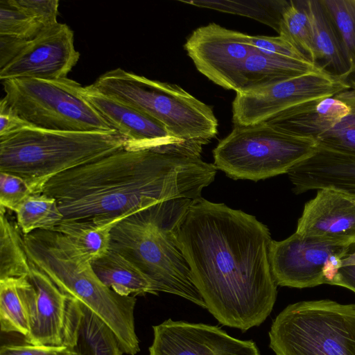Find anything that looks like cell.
<instances>
[{
  "label": "cell",
  "mask_w": 355,
  "mask_h": 355,
  "mask_svg": "<svg viewBox=\"0 0 355 355\" xmlns=\"http://www.w3.org/2000/svg\"><path fill=\"white\" fill-rule=\"evenodd\" d=\"M177 237L206 309L221 324L245 332L266 320L277 295L267 226L202 197L188 209Z\"/></svg>",
  "instance_id": "cell-1"
},
{
  "label": "cell",
  "mask_w": 355,
  "mask_h": 355,
  "mask_svg": "<svg viewBox=\"0 0 355 355\" xmlns=\"http://www.w3.org/2000/svg\"><path fill=\"white\" fill-rule=\"evenodd\" d=\"M217 168L200 157L125 148L50 179L64 219L112 217L180 199L197 200Z\"/></svg>",
  "instance_id": "cell-2"
},
{
  "label": "cell",
  "mask_w": 355,
  "mask_h": 355,
  "mask_svg": "<svg viewBox=\"0 0 355 355\" xmlns=\"http://www.w3.org/2000/svg\"><path fill=\"white\" fill-rule=\"evenodd\" d=\"M193 202L176 200L123 219L111 232L110 250L137 266L161 292L206 309L177 237L179 225Z\"/></svg>",
  "instance_id": "cell-3"
},
{
  "label": "cell",
  "mask_w": 355,
  "mask_h": 355,
  "mask_svg": "<svg viewBox=\"0 0 355 355\" xmlns=\"http://www.w3.org/2000/svg\"><path fill=\"white\" fill-rule=\"evenodd\" d=\"M28 260L65 294L87 307L114 332L124 353L140 351L135 332V296H121L107 287L91 261L56 231L37 230L24 235Z\"/></svg>",
  "instance_id": "cell-4"
},
{
  "label": "cell",
  "mask_w": 355,
  "mask_h": 355,
  "mask_svg": "<svg viewBox=\"0 0 355 355\" xmlns=\"http://www.w3.org/2000/svg\"><path fill=\"white\" fill-rule=\"evenodd\" d=\"M116 130L62 131L28 126L0 137V172L26 180L35 193L54 176L124 149Z\"/></svg>",
  "instance_id": "cell-5"
},
{
  "label": "cell",
  "mask_w": 355,
  "mask_h": 355,
  "mask_svg": "<svg viewBox=\"0 0 355 355\" xmlns=\"http://www.w3.org/2000/svg\"><path fill=\"white\" fill-rule=\"evenodd\" d=\"M90 85L154 118L180 140L202 147L217 134L218 121L212 109L177 85L119 67Z\"/></svg>",
  "instance_id": "cell-6"
},
{
  "label": "cell",
  "mask_w": 355,
  "mask_h": 355,
  "mask_svg": "<svg viewBox=\"0 0 355 355\" xmlns=\"http://www.w3.org/2000/svg\"><path fill=\"white\" fill-rule=\"evenodd\" d=\"M268 336L276 355H355V304L318 300L289 304Z\"/></svg>",
  "instance_id": "cell-7"
},
{
  "label": "cell",
  "mask_w": 355,
  "mask_h": 355,
  "mask_svg": "<svg viewBox=\"0 0 355 355\" xmlns=\"http://www.w3.org/2000/svg\"><path fill=\"white\" fill-rule=\"evenodd\" d=\"M316 148L315 140L282 132L264 121L234 125L214 148V164L231 178L258 181L287 174Z\"/></svg>",
  "instance_id": "cell-8"
},
{
  "label": "cell",
  "mask_w": 355,
  "mask_h": 355,
  "mask_svg": "<svg viewBox=\"0 0 355 355\" xmlns=\"http://www.w3.org/2000/svg\"><path fill=\"white\" fill-rule=\"evenodd\" d=\"M8 107L31 125L51 130H114L68 78H16L3 81Z\"/></svg>",
  "instance_id": "cell-9"
},
{
  "label": "cell",
  "mask_w": 355,
  "mask_h": 355,
  "mask_svg": "<svg viewBox=\"0 0 355 355\" xmlns=\"http://www.w3.org/2000/svg\"><path fill=\"white\" fill-rule=\"evenodd\" d=\"M17 288L28 318L26 343L74 349L82 318L80 303L31 262L28 275L17 278Z\"/></svg>",
  "instance_id": "cell-10"
},
{
  "label": "cell",
  "mask_w": 355,
  "mask_h": 355,
  "mask_svg": "<svg viewBox=\"0 0 355 355\" xmlns=\"http://www.w3.org/2000/svg\"><path fill=\"white\" fill-rule=\"evenodd\" d=\"M351 85L323 69L286 80L256 92L236 93L232 103L235 125L265 121L293 106L313 99L334 97Z\"/></svg>",
  "instance_id": "cell-11"
},
{
  "label": "cell",
  "mask_w": 355,
  "mask_h": 355,
  "mask_svg": "<svg viewBox=\"0 0 355 355\" xmlns=\"http://www.w3.org/2000/svg\"><path fill=\"white\" fill-rule=\"evenodd\" d=\"M80 92L113 130L124 137L125 149L200 157L202 146L174 137L163 124L150 116L96 90L91 85L82 87Z\"/></svg>",
  "instance_id": "cell-12"
},
{
  "label": "cell",
  "mask_w": 355,
  "mask_h": 355,
  "mask_svg": "<svg viewBox=\"0 0 355 355\" xmlns=\"http://www.w3.org/2000/svg\"><path fill=\"white\" fill-rule=\"evenodd\" d=\"M250 36L210 23L196 29L184 48L202 74L216 85L236 92L245 60L257 51Z\"/></svg>",
  "instance_id": "cell-13"
},
{
  "label": "cell",
  "mask_w": 355,
  "mask_h": 355,
  "mask_svg": "<svg viewBox=\"0 0 355 355\" xmlns=\"http://www.w3.org/2000/svg\"><path fill=\"white\" fill-rule=\"evenodd\" d=\"M350 246L297 232L280 241L272 240L270 264L273 279L277 286L297 288L327 284L324 275L326 263L333 255L344 257Z\"/></svg>",
  "instance_id": "cell-14"
},
{
  "label": "cell",
  "mask_w": 355,
  "mask_h": 355,
  "mask_svg": "<svg viewBox=\"0 0 355 355\" xmlns=\"http://www.w3.org/2000/svg\"><path fill=\"white\" fill-rule=\"evenodd\" d=\"M79 58L73 31L67 24L58 22L30 40L15 59L0 69V79L65 78Z\"/></svg>",
  "instance_id": "cell-15"
},
{
  "label": "cell",
  "mask_w": 355,
  "mask_h": 355,
  "mask_svg": "<svg viewBox=\"0 0 355 355\" xmlns=\"http://www.w3.org/2000/svg\"><path fill=\"white\" fill-rule=\"evenodd\" d=\"M153 330L149 355H261L253 340L235 338L216 326L169 318Z\"/></svg>",
  "instance_id": "cell-16"
},
{
  "label": "cell",
  "mask_w": 355,
  "mask_h": 355,
  "mask_svg": "<svg viewBox=\"0 0 355 355\" xmlns=\"http://www.w3.org/2000/svg\"><path fill=\"white\" fill-rule=\"evenodd\" d=\"M295 232L342 245L355 244V195L331 187L317 190L305 204Z\"/></svg>",
  "instance_id": "cell-17"
},
{
  "label": "cell",
  "mask_w": 355,
  "mask_h": 355,
  "mask_svg": "<svg viewBox=\"0 0 355 355\" xmlns=\"http://www.w3.org/2000/svg\"><path fill=\"white\" fill-rule=\"evenodd\" d=\"M287 175L296 194L331 187L355 195V156L318 145L311 155L294 166Z\"/></svg>",
  "instance_id": "cell-18"
},
{
  "label": "cell",
  "mask_w": 355,
  "mask_h": 355,
  "mask_svg": "<svg viewBox=\"0 0 355 355\" xmlns=\"http://www.w3.org/2000/svg\"><path fill=\"white\" fill-rule=\"evenodd\" d=\"M350 112L351 108L342 101L327 97L293 106L264 122L282 132L315 141Z\"/></svg>",
  "instance_id": "cell-19"
},
{
  "label": "cell",
  "mask_w": 355,
  "mask_h": 355,
  "mask_svg": "<svg viewBox=\"0 0 355 355\" xmlns=\"http://www.w3.org/2000/svg\"><path fill=\"white\" fill-rule=\"evenodd\" d=\"M322 69L307 60L257 51L245 61L236 92H256L278 83Z\"/></svg>",
  "instance_id": "cell-20"
},
{
  "label": "cell",
  "mask_w": 355,
  "mask_h": 355,
  "mask_svg": "<svg viewBox=\"0 0 355 355\" xmlns=\"http://www.w3.org/2000/svg\"><path fill=\"white\" fill-rule=\"evenodd\" d=\"M300 1L311 21L315 64L327 73L349 82L350 66L338 31L322 1Z\"/></svg>",
  "instance_id": "cell-21"
},
{
  "label": "cell",
  "mask_w": 355,
  "mask_h": 355,
  "mask_svg": "<svg viewBox=\"0 0 355 355\" xmlns=\"http://www.w3.org/2000/svg\"><path fill=\"white\" fill-rule=\"evenodd\" d=\"M99 279L121 296L157 295V284L137 266L119 253L110 250L101 257L91 262Z\"/></svg>",
  "instance_id": "cell-22"
},
{
  "label": "cell",
  "mask_w": 355,
  "mask_h": 355,
  "mask_svg": "<svg viewBox=\"0 0 355 355\" xmlns=\"http://www.w3.org/2000/svg\"><path fill=\"white\" fill-rule=\"evenodd\" d=\"M135 213L137 211L112 217L83 220L64 219L52 231L62 234L81 254L92 262L109 250L111 232L114 227L123 219Z\"/></svg>",
  "instance_id": "cell-23"
},
{
  "label": "cell",
  "mask_w": 355,
  "mask_h": 355,
  "mask_svg": "<svg viewBox=\"0 0 355 355\" xmlns=\"http://www.w3.org/2000/svg\"><path fill=\"white\" fill-rule=\"evenodd\" d=\"M0 279L27 277L30 261L24 242V234L17 223L6 214L0 206Z\"/></svg>",
  "instance_id": "cell-24"
},
{
  "label": "cell",
  "mask_w": 355,
  "mask_h": 355,
  "mask_svg": "<svg viewBox=\"0 0 355 355\" xmlns=\"http://www.w3.org/2000/svg\"><path fill=\"white\" fill-rule=\"evenodd\" d=\"M82 318L74 350L78 355H123L112 329L94 313L81 304Z\"/></svg>",
  "instance_id": "cell-25"
},
{
  "label": "cell",
  "mask_w": 355,
  "mask_h": 355,
  "mask_svg": "<svg viewBox=\"0 0 355 355\" xmlns=\"http://www.w3.org/2000/svg\"><path fill=\"white\" fill-rule=\"evenodd\" d=\"M15 213L24 235L37 230L52 231L64 219L57 200L42 193L28 196Z\"/></svg>",
  "instance_id": "cell-26"
},
{
  "label": "cell",
  "mask_w": 355,
  "mask_h": 355,
  "mask_svg": "<svg viewBox=\"0 0 355 355\" xmlns=\"http://www.w3.org/2000/svg\"><path fill=\"white\" fill-rule=\"evenodd\" d=\"M278 33L307 60L315 64L311 24L300 1H290L284 8Z\"/></svg>",
  "instance_id": "cell-27"
},
{
  "label": "cell",
  "mask_w": 355,
  "mask_h": 355,
  "mask_svg": "<svg viewBox=\"0 0 355 355\" xmlns=\"http://www.w3.org/2000/svg\"><path fill=\"white\" fill-rule=\"evenodd\" d=\"M196 6L218 10L254 18L279 31V23L284 8L289 1L284 0L256 1L246 6L242 1H183Z\"/></svg>",
  "instance_id": "cell-28"
},
{
  "label": "cell",
  "mask_w": 355,
  "mask_h": 355,
  "mask_svg": "<svg viewBox=\"0 0 355 355\" xmlns=\"http://www.w3.org/2000/svg\"><path fill=\"white\" fill-rule=\"evenodd\" d=\"M0 324L2 332L29 333L27 313L17 288V278L0 279Z\"/></svg>",
  "instance_id": "cell-29"
},
{
  "label": "cell",
  "mask_w": 355,
  "mask_h": 355,
  "mask_svg": "<svg viewBox=\"0 0 355 355\" xmlns=\"http://www.w3.org/2000/svg\"><path fill=\"white\" fill-rule=\"evenodd\" d=\"M321 1L342 42L350 66L351 78L355 74V0Z\"/></svg>",
  "instance_id": "cell-30"
},
{
  "label": "cell",
  "mask_w": 355,
  "mask_h": 355,
  "mask_svg": "<svg viewBox=\"0 0 355 355\" xmlns=\"http://www.w3.org/2000/svg\"><path fill=\"white\" fill-rule=\"evenodd\" d=\"M44 28L11 0L0 1V35L32 40Z\"/></svg>",
  "instance_id": "cell-31"
},
{
  "label": "cell",
  "mask_w": 355,
  "mask_h": 355,
  "mask_svg": "<svg viewBox=\"0 0 355 355\" xmlns=\"http://www.w3.org/2000/svg\"><path fill=\"white\" fill-rule=\"evenodd\" d=\"M317 145L339 153L355 156V110L331 129L320 135Z\"/></svg>",
  "instance_id": "cell-32"
},
{
  "label": "cell",
  "mask_w": 355,
  "mask_h": 355,
  "mask_svg": "<svg viewBox=\"0 0 355 355\" xmlns=\"http://www.w3.org/2000/svg\"><path fill=\"white\" fill-rule=\"evenodd\" d=\"M32 194L35 193L26 180L10 173L0 172V206L15 212Z\"/></svg>",
  "instance_id": "cell-33"
},
{
  "label": "cell",
  "mask_w": 355,
  "mask_h": 355,
  "mask_svg": "<svg viewBox=\"0 0 355 355\" xmlns=\"http://www.w3.org/2000/svg\"><path fill=\"white\" fill-rule=\"evenodd\" d=\"M12 3L34 18L44 28L58 23V0H11Z\"/></svg>",
  "instance_id": "cell-34"
},
{
  "label": "cell",
  "mask_w": 355,
  "mask_h": 355,
  "mask_svg": "<svg viewBox=\"0 0 355 355\" xmlns=\"http://www.w3.org/2000/svg\"><path fill=\"white\" fill-rule=\"evenodd\" d=\"M250 40L251 44L257 51L261 52L286 56L302 60H307L288 42L279 35L277 37L250 35Z\"/></svg>",
  "instance_id": "cell-35"
},
{
  "label": "cell",
  "mask_w": 355,
  "mask_h": 355,
  "mask_svg": "<svg viewBox=\"0 0 355 355\" xmlns=\"http://www.w3.org/2000/svg\"><path fill=\"white\" fill-rule=\"evenodd\" d=\"M0 355H78L67 347L35 345L31 344L2 345Z\"/></svg>",
  "instance_id": "cell-36"
},
{
  "label": "cell",
  "mask_w": 355,
  "mask_h": 355,
  "mask_svg": "<svg viewBox=\"0 0 355 355\" xmlns=\"http://www.w3.org/2000/svg\"><path fill=\"white\" fill-rule=\"evenodd\" d=\"M331 285L339 286L355 293V244L342 258V265Z\"/></svg>",
  "instance_id": "cell-37"
},
{
  "label": "cell",
  "mask_w": 355,
  "mask_h": 355,
  "mask_svg": "<svg viewBox=\"0 0 355 355\" xmlns=\"http://www.w3.org/2000/svg\"><path fill=\"white\" fill-rule=\"evenodd\" d=\"M28 126L31 125L13 112L2 98L0 102V137Z\"/></svg>",
  "instance_id": "cell-38"
},
{
  "label": "cell",
  "mask_w": 355,
  "mask_h": 355,
  "mask_svg": "<svg viewBox=\"0 0 355 355\" xmlns=\"http://www.w3.org/2000/svg\"><path fill=\"white\" fill-rule=\"evenodd\" d=\"M28 40L0 35V69L15 59L25 48Z\"/></svg>",
  "instance_id": "cell-39"
},
{
  "label": "cell",
  "mask_w": 355,
  "mask_h": 355,
  "mask_svg": "<svg viewBox=\"0 0 355 355\" xmlns=\"http://www.w3.org/2000/svg\"><path fill=\"white\" fill-rule=\"evenodd\" d=\"M349 89L336 95L334 97L346 103L351 109L355 110V74L349 79Z\"/></svg>",
  "instance_id": "cell-40"
}]
</instances>
